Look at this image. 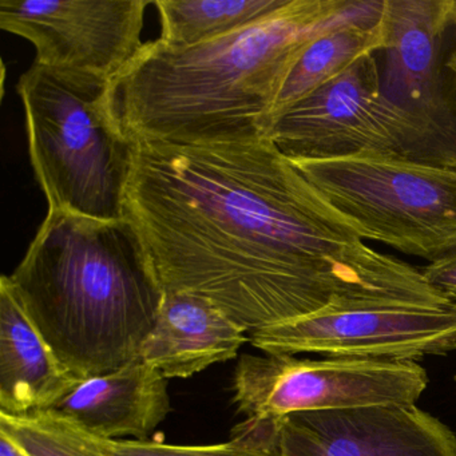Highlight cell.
I'll return each mask as SVG.
<instances>
[{"instance_id":"cell-4","label":"cell","mask_w":456,"mask_h":456,"mask_svg":"<svg viewBox=\"0 0 456 456\" xmlns=\"http://www.w3.org/2000/svg\"><path fill=\"white\" fill-rule=\"evenodd\" d=\"M111 81L34 63L18 82L28 154L49 210L124 218L134 142L117 121Z\"/></svg>"},{"instance_id":"cell-20","label":"cell","mask_w":456,"mask_h":456,"mask_svg":"<svg viewBox=\"0 0 456 456\" xmlns=\"http://www.w3.org/2000/svg\"><path fill=\"white\" fill-rule=\"evenodd\" d=\"M0 456H26L10 437L0 432Z\"/></svg>"},{"instance_id":"cell-9","label":"cell","mask_w":456,"mask_h":456,"mask_svg":"<svg viewBox=\"0 0 456 456\" xmlns=\"http://www.w3.org/2000/svg\"><path fill=\"white\" fill-rule=\"evenodd\" d=\"M232 439L276 456H456V432L416 404L245 419Z\"/></svg>"},{"instance_id":"cell-14","label":"cell","mask_w":456,"mask_h":456,"mask_svg":"<svg viewBox=\"0 0 456 456\" xmlns=\"http://www.w3.org/2000/svg\"><path fill=\"white\" fill-rule=\"evenodd\" d=\"M18 300L9 276L0 280V412L49 410L77 383Z\"/></svg>"},{"instance_id":"cell-8","label":"cell","mask_w":456,"mask_h":456,"mask_svg":"<svg viewBox=\"0 0 456 456\" xmlns=\"http://www.w3.org/2000/svg\"><path fill=\"white\" fill-rule=\"evenodd\" d=\"M264 354L418 362L456 351V301L444 305L357 304L250 333Z\"/></svg>"},{"instance_id":"cell-11","label":"cell","mask_w":456,"mask_h":456,"mask_svg":"<svg viewBox=\"0 0 456 456\" xmlns=\"http://www.w3.org/2000/svg\"><path fill=\"white\" fill-rule=\"evenodd\" d=\"M387 81L384 98L410 127L419 151L444 134L437 113L436 79L445 33L456 28V0H384Z\"/></svg>"},{"instance_id":"cell-19","label":"cell","mask_w":456,"mask_h":456,"mask_svg":"<svg viewBox=\"0 0 456 456\" xmlns=\"http://www.w3.org/2000/svg\"><path fill=\"white\" fill-rule=\"evenodd\" d=\"M424 279L440 293L455 301L456 298V250L429 263L423 269Z\"/></svg>"},{"instance_id":"cell-15","label":"cell","mask_w":456,"mask_h":456,"mask_svg":"<svg viewBox=\"0 0 456 456\" xmlns=\"http://www.w3.org/2000/svg\"><path fill=\"white\" fill-rule=\"evenodd\" d=\"M384 0L352 2L335 25L312 39L288 74L274 106V119L367 55L383 52Z\"/></svg>"},{"instance_id":"cell-13","label":"cell","mask_w":456,"mask_h":456,"mask_svg":"<svg viewBox=\"0 0 456 456\" xmlns=\"http://www.w3.org/2000/svg\"><path fill=\"white\" fill-rule=\"evenodd\" d=\"M247 333L208 298L165 293L140 357L164 378H191L237 357Z\"/></svg>"},{"instance_id":"cell-3","label":"cell","mask_w":456,"mask_h":456,"mask_svg":"<svg viewBox=\"0 0 456 456\" xmlns=\"http://www.w3.org/2000/svg\"><path fill=\"white\" fill-rule=\"evenodd\" d=\"M31 322L78 380L140 357L164 290L126 220L49 210L9 276Z\"/></svg>"},{"instance_id":"cell-17","label":"cell","mask_w":456,"mask_h":456,"mask_svg":"<svg viewBox=\"0 0 456 456\" xmlns=\"http://www.w3.org/2000/svg\"><path fill=\"white\" fill-rule=\"evenodd\" d=\"M0 432L26 456H111L108 439L50 410L26 415L0 412Z\"/></svg>"},{"instance_id":"cell-12","label":"cell","mask_w":456,"mask_h":456,"mask_svg":"<svg viewBox=\"0 0 456 456\" xmlns=\"http://www.w3.org/2000/svg\"><path fill=\"white\" fill-rule=\"evenodd\" d=\"M49 410L102 439L148 440L172 404L167 378L137 357L113 372L79 380Z\"/></svg>"},{"instance_id":"cell-1","label":"cell","mask_w":456,"mask_h":456,"mask_svg":"<svg viewBox=\"0 0 456 456\" xmlns=\"http://www.w3.org/2000/svg\"><path fill=\"white\" fill-rule=\"evenodd\" d=\"M124 217L164 293L208 298L249 335L328 308L452 303L368 247L269 138L134 142Z\"/></svg>"},{"instance_id":"cell-2","label":"cell","mask_w":456,"mask_h":456,"mask_svg":"<svg viewBox=\"0 0 456 456\" xmlns=\"http://www.w3.org/2000/svg\"><path fill=\"white\" fill-rule=\"evenodd\" d=\"M352 2L289 0L256 25L197 46L148 42L111 82L119 126L133 142L268 138L277 97L296 61Z\"/></svg>"},{"instance_id":"cell-7","label":"cell","mask_w":456,"mask_h":456,"mask_svg":"<svg viewBox=\"0 0 456 456\" xmlns=\"http://www.w3.org/2000/svg\"><path fill=\"white\" fill-rule=\"evenodd\" d=\"M375 55L357 61L274 119L268 138L287 159L380 156L418 161L410 127L381 93Z\"/></svg>"},{"instance_id":"cell-16","label":"cell","mask_w":456,"mask_h":456,"mask_svg":"<svg viewBox=\"0 0 456 456\" xmlns=\"http://www.w3.org/2000/svg\"><path fill=\"white\" fill-rule=\"evenodd\" d=\"M289 0H156L159 41L191 47L231 36L271 17Z\"/></svg>"},{"instance_id":"cell-5","label":"cell","mask_w":456,"mask_h":456,"mask_svg":"<svg viewBox=\"0 0 456 456\" xmlns=\"http://www.w3.org/2000/svg\"><path fill=\"white\" fill-rule=\"evenodd\" d=\"M293 164L362 240L429 263L456 250V167L380 156Z\"/></svg>"},{"instance_id":"cell-10","label":"cell","mask_w":456,"mask_h":456,"mask_svg":"<svg viewBox=\"0 0 456 456\" xmlns=\"http://www.w3.org/2000/svg\"><path fill=\"white\" fill-rule=\"evenodd\" d=\"M151 0H2L0 28L30 42L36 62L113 82L143 47Z\"/></svg>"},{"instance_id":"cell-6","label":"cell","mask_w":456,"mask_h":456,"mask_svg":"<svg viewBox=\"0 0 456 456\" xmlns=\"http://www.w3.org/2000/svg\"><path fill=\"white\" fill-rule=\"evenodd\" d=\"M427 386L428 375L418 362L244 354L233 400L248 420H274L312 411L415 404Z\"/></svg>"},{"instance_id":"cell-18","label":"cell","mask_w":456,"mask_h":456,"mask_svg":"<svg viewBox=\"0 0 456 456\" xmlns=\"http://www.w3.org/2000/svg\"><path fill=\"white\" fill-rule=\"evenodd\" d=\"M108 447L111 456H276L239 439L212 445H175L159 440H108Z\"/></svg>"},{"instance_id":"cell-21","label":"cell","mask_w":456,"mask_h":456,"mask_svg":"<svg viewBox=\"0 0 456 456\" xmlns=\"http://www.w3.org/2000/svg\"><path fill=\"white\" fill-rule=\"evenodd\" d=\"M456 44V39H455ZM445 68L448 69V70L451 71V74H452L453 77V82H455V87H456V45H455V50H453L452 54H451V57L448 58L447 62H445Z\"/></svg>"}]
</instances>
